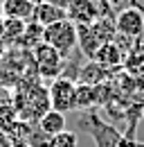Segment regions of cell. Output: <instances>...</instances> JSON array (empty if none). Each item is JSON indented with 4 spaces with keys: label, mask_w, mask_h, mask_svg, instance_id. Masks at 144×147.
Returning a JSON list of instances; mask_svg holds the SVG:
<instances>
[{
    "label": "cell",
    "mask_w": 144,
    "mask_h": 147,
    "mask_svg": "<svg viewBox=\"0 0 144 147\" xmlns=\"http://www.w3.org/2000/svg\"><path fill=\"white\" fill-rule=\"evenodd\" d=\"M43 43L52 45L65 61L77 50V25L70 20H59L50 27H43Z\"/></svg>",
    "instance_id": "cell-1"
},
{
    "label": "cell",
    "mask_w": 144,
    "mask_h": 147,
    "mask_svg": "<svg viewBox=\"0 0 144 147\" xmlns=\"http://www.w3.org/2000/svg\"><path fill=\"white\" fill-rule=\"evenodd\" d=\"M32 63H34L38 77L54 82V79H59V77L63 75L68 61L59 55L52 45H47V43H38L34 50H32Z\"/></svg>",
    "instance_id": "cell-2"
},
{
    "label": "cell",
    "mask_w": 144,
    "mask_h": 147,
    "mask_svg": "<svg viewBox=\"0 0 144 147\" xmlns=\"http://www.w3.org/2000/svg\"><path fill=\"white\" fill-rule=\"evenodd\" d=\"M83 127L88 129V134L95 140V147H117L122 140V131L106 122L97 111H83Z\"/></svg>",
    "instance_id": "cell-3"
},
{
    "label": "cell",
    "mask_w": 144,
    "mask_h": 147,
    "mask_svg": "<svg viewBox=\"0 0 144 147\" xmlns=\"http://www.w3.org/2000/svg\"><path fill=\"white\" fill-rule=\"evenodd\" d=\"M115 27H117V34L128 36L133 41H142L144 36V7L142 2H133L128 5L126 9L115 14Z\"/></svg>",
    "instance_id": "cell-4"
},
{
    "label": "cell",
    "mask_w": 144,
    "mask_h": 147,
    "mask_svg": "<svg viewBox=\"0 0 144 147\" xmlns=\"http://www.w3.org/2000/svg\"><path fill=\"white\" fill-rule=\"evenodd\" d=\"M74 93H77V84L72 79H65V77L54 79L52 84H50V88H47L50 109L59 111V113L74 111Z\"/></svg>",
    "instance_id": "cell-5"
},
{
    "label": "cell",
    "mask_w": 144,
    "mask_h": 147,
    "mask_svg": "<svg viewBox=\"0 0 144 147\" xmlns=\"http://www.w3.org/2000/svg\"><path fill=\"white\" fill-rule=\"evenodd\" d=\"M65 16L74 25H92L97 18H101V9L97 0H70L65 7Z\"/></svg>",
    "instance_id": "cell-6"
},
{
    "label": "cell",
    "mask_w": 144,
    "mask_h": 147,
    "mask_svg": "<svg viewBox=\"0 0 144 147\" xmlns=\"http://www.w3.org/2000/svg\"><path fill=\"white\" fill-rule=\"evenodd\" d=\"M124 52L110 41V43H101V48L97 50V55L92 61H97L99 66H104L106 70L110 73H117V70H122V66H124Z\"/></svg>",
    "instance_id": "cell-7"
},
{
    "label": "cell",
    "mask_w": 144,
    "mask_h": 147,
    "mask_svg": "<svg viewBox=\"0 0 144 147\" xmlns=\"http://www.w3.org/2000/svg\"><path fill=\"white\" fill-rule=\"evenodd\" d=\"M65 9H61V7H56L52 2H45V0H38L34 5V23H38L41 27H50L54 23H59V20H65Z\"/></svg>",
    "instance_id": "cell-8"
},
{
    "label": "cell",
    "mask_w": 144,
    "mask_h": 147,
    "mask_svg": "<svg viewBox=\"0 0 144 147\" xmlns=\"http://www.w3.org/2000/svg\"><path fill=\"white\" fill-rule=\"evenodd\" d=\"M34 5L32 0H5L0 5V11L5 18H16L23 23H32L34 18Z\"/></svg>",
    "instance_id": "cell-9"
},
{
    "label": "cell",
    "mask_w": 144,
    "mask_h": 147,
    "mask_svg": "<svg viewBox=\"0 0 144 147\" xmlns=\"http://www.w3.org/2000/svg\"><path fill=\"white\" fill-rule=\"evenodd\" d=\"M77 48H79V52L88 61H92L95 55H97V50L101 48V41L95 36L90 25H77Z\"/></svg>",
    "instance_id": "cell-10"
},
{
    "label": "cell",
    "mask_w": 144,
    "mask_h": 147,
    "mask_svg": "<svg viewBox=\"0 0 144 147\" xmlns=\"http://www.w3.org/2000/svg\"><path fill=\"white\" fill-rule=\"evenodd\" d=\"M110 70H106L104 66H99L97 61H86L81 68H79V75H77V84H88V86H99L104 84L106 79H110Z\"/></svg>",
    "instance_id": "cell-11"
},
{
    "label": "cell",
    "mask_w": 144,
    "mask_h": 147,
    "mask_svg": "<svg viewBox=\"0 0 144 147\" xmlns=\"http://www.w3.org/2000/svg\"><path fill=\"white\" fill-rule=\"evenodd\" d=\"M38 129L43 131V134H47V136H54V134H59V131H65V125H68V118H65V113H59V111H45L41 118H38Z\"/></svg>",
    "instance_id": "cell-12"
},
{
    "label": "cell",
    "mask_w": 144,
    "mask_h": 147,
    "mask_svg": "<svg viewBox=\"0 0 144 147\" xmlns=\"http://www.w3.org/2000/svg\"><path fill=\"white\" fill-rule=\"evenodd\" d=\"M97 104H99V100H97V86L77 84V93H74V109H77V111H92Z\"/></svg>",
    "instance_id": "cell-13"
},
{
    "label": "cell",
    "mask_w": 144,
    "mask_h": 147,
    "mask_svg": "<svg viewBox=\"0 0 144 147\" xmlns=\"http://www.w3.org/2000/svg\"><path fill=\"white\" fill-rule=\"evenodd\" d=\"M92 32H95V36L99 38L101 43H110L115 34H117V27H115V16H101V18H97L92 25Z\"/></svg>",
    "instance_id": "cell-14"
},
{
    "label": "cell",
    "mask_w": 144,
    "mask_h": 147,
    "mask_svg": "<svg viewBox=\"0 0 144 147\" xmlns=\"http://www.w3.org/2000/svg\"><path fill=\"white\" fill-rule=\"evenodd\" d=\"M38 43H43V27L38 25V23H27L25 25V32H23V36L18 41V45H20V50H27V52H32Z\"/></svg>",
    "instance_id": "cell-15"
},
{
    "label": "cell",
    "mask_w": 144,
    "mask_h": 147,
    "mask_svg": "<svg viewBox=\"0 0 144 147\" xmlns=\"http://www.w3.org/2000/svg\"><path fill=\"white\" fill-rule=\"evenodd\" d=\"M25 25L27 23H23V20L5 18V23H2V38H5V43H18L23 32H25Z\"/></svg>",
    "instance_id": "cell-16"
},
{
    "label": "cell",
    "mask_w": 144,
    "mask_h": 147,
    "mask_svg": "<svg viewBox=\"0 0 144 147\" xmlns=\"http://www.w3.org/2000/svg\"><path fill=\"white\" fill-rule=\"evenodd\" d=\"M77 145H79V136L74 131H70V129L54 134L47 140V147H77Z\"/></svg>",
    "instance_id": "cell-17"
},
{
    "label": "cell",
    "mask_w": 144,
    "mask_h": 147,
    "mask_svg": "<svg viewBox=\"0 0 144 147\" xmlns=\"http://www.w3.org/2000/svg\"><path fill=\"white\" fill-rule=\"evenodd\" d=\"M135 0H108V5H110V9H113V14H117V11H122L126 9L128 5H133Z\"/></svg>",
    "instance_id": "cell-18"
},
{
    "label": "cell",
    "mask_w": 144,
    "mask_h": 147,
    "mask_svg": "<svg viewBox=\"0 0 144 147\" xmlns=\"http://www.w3.org/2000/svg\"><path fill=\"white\" fill-rule=\"evenodd\" d=\"M117 147H137V140H135V136H126L122 134V140H119V145Z\"/></svg>",
    "instance_id": "cell-19"
},
{
    "label": "cell",
    "mask_w": 144,
    "mask_h": 147,
    "mask_svg": "<svg viewBox=\"0 0 144 147\" xmlns=\"http://www.w3.org/2000/svg\"><path fill=\"white\" fill-rule=\"evenodd\" d=\"M45 2H52V5H56V7H61V9H65L70 0H45Z\"/></svg>",
    "instance_id": "cell-20"
},
{
    "label": "cell",
    "mask_w": 144,
    "mask_h": 147,
    "mask_svg": "<svg viewBox=\"0 0 144 147\" xmlns=\"http://www.w3.org/2000/svg\"><path fill=\"white\" fill-rule=\"evenodd\" d=\"M142 120H144V100H142Z\"/></svg>",
    "instance_id": "cell-21"
},
{
    "label": "cell",
    "mask_w": 144,
    "mask_h": 147,
    "mask_svg": "<svg viewBox=\"0 0 144 147\" xmlns=\"http://www.w3.org/2000/svg\"><path fill=\"white\" fill-rule=\"evenodd\" d=\"M137 147H144V143H137Z\"/></svg>",
    "instance_id": "cell-22"
},
{
    "label": "cell",
    "mask_w": 144,
    "mask_h": 147,
    "mask_svg": "<svg viewBox=\"0 0 144 147\" xmlns=\"http://www.w3.org/2000/svg\"><path fill=\"white\" fill-rule=\"evenodd\" d=\"M137 2H142V5H144V0H137Z\"/></svg>",
    "instance_id": "cell-23"
},
{
    "label": "cell",
    "mask_w": 144,
    "mask_h": 147,
    "mask_svg": "<svg viewBox=\"0 0 144 147\" xmlns=\"http://www.w3.org/2000/svg\"><path fill=\"white\" fill-rule=\"evenodd\" d=\"M0 77H2V70H0Z\"/></svg>",
    "instance_id": "cell-24"
},
{
    "label": "cell",
    "mask_w": 144,
    "mask_h": 147,
    "mask_svg": "<svg viewBox=\"0 0 144 147\" xmlns=\"http://www.w3.org/2000/svg\"><path fill=\"white\" fill-rule=\"evenodd\" d=\"M142 43H144V36H142Z\"/></svg>",
    "instance_id": "cell-25"
},
{
    "label": "cell",
    "mask_w": 144,
    "mask_h": 147,
    "mask_svg": "<svg viewBox=\"0 0 144 147\" xmlns=\"http://www.w3.org/2000/svg\"><path fill=\"white\" fill-rule=\"evenodd\" d=\"M0 104H2V100H0Z\"/></svg>",
    "instance_id": "cell-26"
}]
</instances>
